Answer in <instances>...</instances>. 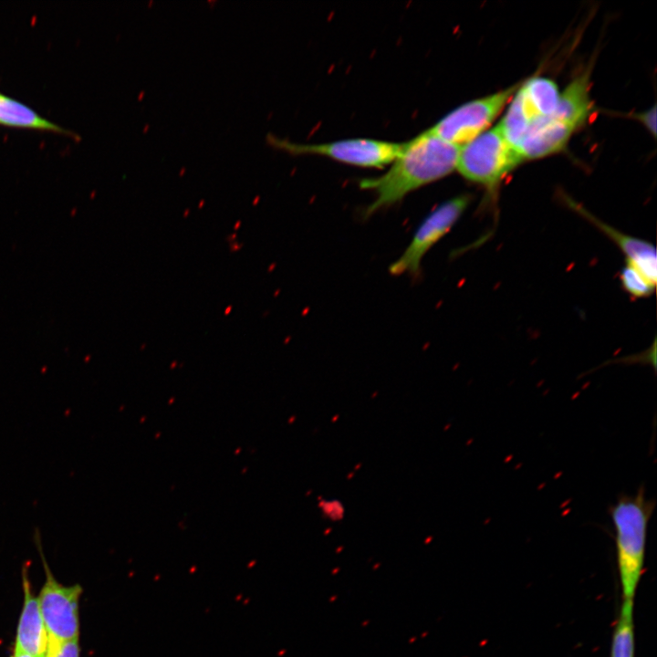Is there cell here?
<instances>
[{
  "label": "cell",
  "instance_id": "cell-1",
  "mask_svg": "<svg viewBox=\"0 0 657 657\" xmlns=\"http://www.w3.org/2000/svg\"><path fill=\"white\" fill-rule=\"evenodd\" d=\"M459 149L427 130L403 142L401 152L385 173L360 182L362 189L374 193L373 201L363 212L364 217L450 174L456 167Z\"/></svg>",
  "mask_w": 657,
  "mask_h": 657
},
{
  "label": "cell",
  "instance_id": "cell-2",
  "mask_svg": "<svg viewBox=\"0 0 657 657\" xmlns=\"http://www.w3.org/2000/svg\"><path fill=\"white\" fill-rule=\"evenodd\" d=\"M655 501L647 499L641 485L635 495H621L610 507L622 599H634L642 575L648 524Z\"/></svg>",
  "mask_w": 657,
  "mask_h": 657
},
{
  "label": "cell",
  "instance_id": "cell-3",
  "mask_svg": "<svg viewBox=\"0 0 657 657\" xmlns=\"http://www.w3.org/2000/svg\"><path fill=\"white\" fill-rule=\"evenodd\" d=\"M522 162L497 125L460 147L455 169L467 181L483 186L495 201L504 178Z\"/></svg>",
  "mask_w": 657,
  "mask_h": 657
},
{
  "label": "cell",
  "instance_id": "cell-4",
  "mask_svg": "<svg viewBox=\"0 0 657 657\" xmlns=\"http://www.w3.org/2000/svg\"><path fill=\"white\" fill-rule=\"evenodd\" d=\"M35 541L46 572L37 600L48 637L47 652L64 642L78 640V603L82 589L78 584L65 586L56 580L45 559L37 528Z\"/></svg>",
  "mask_w": 657,
  "mask_h": 657
},
{
  "label": "cell",
  "instance_id": "cell-5",
  "mask_svg": "<svg viewBox=\"0 0 657 657\" xmlns=\"http://www.w3.org/2000/svg\"><path fill=\"white\" fill-rule=\"evenodd\" d=\"M520 83L455 108L427 130L461 147L486 130L512 99Z\"/></svg>",
  "mask_w": 657,
  "mask_h": 657
},
{
  "label": "cell",
  "instance_id": "cell-6",
  "mask_svg": "<svg viewBox=\"0 0 657 657\" xmlns=\"http://www.w3.org/2000/svg\"><path fill=\"white\" fill-rule=\"evenodd\" d=\"M271 142L291 154L319 155L363 168H381L391 164L401 152L403 143L367 138L322 143H296L274 138Z\"/></svg>",
  "mask_w": 657,
  "mask_h": 657
},
{
  "label": "cell",
  "instance_id": "cell-7",
  "mask_svg": "<svg viewBox=\"0 0 657 657\" xmlns=\"http://www.w3.org/2000/svg\"><path fill=\"white\" fill-rule=\"evenodd\" d=\"M471 202L468 193L460 194L439 204L420 224L410 244L390 266L394 276H417L426 253L455 224Z\"/></svg>",
  "mask_w": 657,
  "mask_h": 657
},
{
  "label": "cell",
  "instance_id": "cell-8",
  "mask_svg": "<svg viewBox=\"0 0 657 657\" xmlns=\"http://www.w3.org/2000/svg\"><path fill=\"white\" fill-rule=\"evenodd\" d=\"M575 130L554 116L534 119L517 143L523 161L535 160L561 151Z\"/></svg>",
  "mask_w": 657,
  "mask_h": 657
},
{
  "label": "cell",
  "instance_id": "cell-9",
  "mask_svg": "<svg viewBox=\"0 0 657 657\" xmlns=\"http://www.w3.org/2000/svg\"><path fill=\"white\" fill-rule=\"evenodd\" d=\"M24 602L20 614L14 651L33 657H46L48 637L40 612L37 597L32 593L26 570L23 571Z\"/></svg>",
  "mask_w": 657,
  "mask_h": 657
},
{
  "label": "cell",
  "instance_id": "cell-10",
  "mask_svg": "<svg viewBox=\"0 0 657 657\" xmlns=\"http://www.w3.org/2000/svg\"><path fill=\"white\" fill-rule=\"evenodd\" d=\"M568 203L571 204L575 211L596 225L620 247L626 256V264L637 269L651 284L656 285V251L652 244L620 232L574 203L568 201Z\"/></svg>",
  "mask_w": 657,
  "mask_h": 657
},
{
  "label": "cell",
  "instance_id": "cell-11",
  "mask_svg": "<svg viewBox=\"0 0 657 657\" xmlns=\"http://www.w3.org/2000/svg\"><path fill=\"white\" fill-rule=\"evenodd\" d=\"M589 75L586 70L575 78L559 94L556 110L552 116L571 127H581L591 114L593 105L589 95Z\"/></svg>",
  "mask_w": 657,
  "mask_h": 657
},
{
  "label": "cell",
  "instance_id": "cell-12",
  "mask_svg": "<svg viewBox=\"0 0 657 657\" xmlns=\"http://www.w3.org/2000/svg\"><path fill=\"white\" fill-rule=\"evenodd\" d=\"M516 94L530 123L536 118L554 114L560 92L552 79L534 77L520 83Z\"/></svg>",
  "mask_w": 657,
  "mask_h": 657
},
{
  "label": "cell",
  "instance_id": "cell-13",
  "mask_svg": "<svg viewBox=\"0 0 657 657\" xmlns=\"http://www.w3.org/2000/svg\"><path fill=\"white\" fill-rule=\"evenodd\" d=\"M0 125L72 135L24 103L0 93Z\"/></svg>",
  "mask_w": 657,
  "mask_h": 657
},
{
  "label": "cell",
  "instance_id": "cell-14",
  "mask_svg": "<svg viewBox=\"0 0 657 657\" xmlns=\"http://www.w3.org/2000/svg\"><path fill=\"white\" fill-rule=\"evenodd\" d=\"M610 657H634L633 600H622L613 631Z\"/></svg>",
  "mask_w": 657,
  "mask_h": 657
},
{
  "label": "cell",
  "instance_id": "cell-15",
  "mask_svg": "<svg viewBox=\"0 0 657 657\" xmlns=\"http://www.w3.org/2000/svg\"><path fill=\"white\" fill-rule=\"evenodd\" d=\"M620 279L623 288L634 297H648L655 288V286L629 264L622 267Z\"/></svg>",
  "mask_w": 657,
  "mask_h": 657
},
{
  "label": "cell",
  "instance_id": "cell-16",
  "mask_svg": "<svg viewBox=\"0 0 657 657\" xmlns=\"http://www.w3.org/2000/svg\"><path fill=\"white\" fill-rule=\"evenodd\" d=\"M79 652L78 640H75L47 651L46 657H79Z\"/></svg>",
  "mask_w": 657,
  "mask_h": 657
},
{
  "label": "cell",
  "instance_id": "cell-17",
  "mask_svg": "<svg viewBox=\"0 0 657 657\" xmlns=\"http://www.w3.org/2000/svg\"><path fill=\"white\" fill-rule=\"evenodd\" d=\"M12 657H33V656H31V655L27 654V653H25V652L14 651V653H13V656H12Z\"/></svg>",
  "mask_w": 657,
  "mask_h": 657
}]
</instances>
